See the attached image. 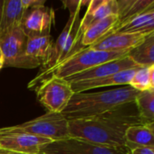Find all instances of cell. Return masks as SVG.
Listing matches in <instances>:
<instances>
[{
    "label": "cell",
    "instance_id": "cell-6",
    "mask_svg": "<svg viewBox=\"0 0 154 154\" xmlns=\"http://www.w3.org/2000/svg\"><path fill=\"white\" fill-rule=\"evenodd\" d=\"M74 94L71 84L54 75L43 80L36 90L39 103L50 113H63Z\"/></svg>",
    "mask_w": 154,
    "mask_h": 154
},
{
    "label": "cell",
    "instance_id": "cell-32",
    "mask_svg": "<svg viewBox=\"0 0 154 154\" xmlns=\"http://www.w3.org/2000/svg\"><path fill=\"white\" fill-rule=\"evenodd\" d=\"M3 2H4V1L0 0V13H1V11H2V7H3Z\"/></svg>",
    "mask_w": 154,
    "mask_h": 154
},
{
    "label": "cell",
    "instance_id": "cell-8",
    "mask_svg": "<svg viewBox=\"0 0 154 154\" xmlns=\"http://www.w3.org/2000/svg\"><path fill=\"white\" fill-rule=\"evenodd\" d=\"M38 154H129L127 147H108L69 137L44 145Z\"/></svg>",
    "mask_w": 154,
    "mask_h": 154
},
{
    "label": "cell",
    "instance_id": "cell-7",
    "mask_svg": "<svg viewBox=\"0 0 154 154\" xmlns=\"http://www.w3.org/2000/svg\"><path fill=\"white\" fill-rule=\"evenodd\" d=\"M27 36L20 26L0 38L4 67L34 69L35 66L25 54Z\"/></svg>",
    "mask_w": 154,
    "mask_h": 154
},
{
    "label": "cell",
    "instance_id": "cell-5",
    "mask_svg": "<svg viewBox=\"0 0 154 154\" xmlns=\"http://www.w3.org/2000/svg\"><path fill=\"white\" fill-rule=\"evenodd\" d=\"M0 132L8 134H25L43 137L51 141H59L70 137L68 119L62 113L46 112L25 123L0 128Z\"/></svg>",
    "mask_w": 154,
    "mask_h": 154
},
{
    "label": "cell",
    "instance_id": "cell-26",
    "mask_svg": "<svg viewBox=\"0 0 154 154\" xmlns=\"http://www.w3.org/2000/svg\"><path fill=\"white\" fill-rule=\"evenodd\" d=\"M152 22H151V23L150 24H148L146 27H144L143 29H142L139 32H142V33H143V34H148V33H150V32H154V12L153 13H152Z\"/></svg>",
    "mask_w": 154,
    "mask_h": 154
},
{
    "label": "cell",
    "instance_id": "cell-33",
    "mask_svg": "<svg viewBox=\"0 0 154 154\" xmlns=\"http://www.w3.org/2000/svg\"><path fill=\"white\" fill-rule=\"evenodd\" d=\"M0 59H3V56H2V51H1V48H0Z\"/></svg>",
    "mask_w": 154,
    "mask_h": 154
},
{
    "label": "cell",
    "instance_id": "cell-2",
    "mask_svg": "<svg viewBox=\"0 0 154 154\" xmlns=\"http://www.w3.org/2000/svg\"><path fill=\"white\" fill-rule=\"evenodd\" d=\"M70 137L108 147H126L125 132L113 109L102 115L68 120Z\"/></svg>",
    "mask_w": 154,
    "mask_h": 154
},
{
    "label": "cell",
    "instance_id": "cell-28",
    "mask_svg": "<svg viewBox=\"0 0 154 154\" xmlns=\"http://www.w3.org/2000/svg\"><path fill=\"white\" fill-rule=\"evenodd\" d=\"M154 12V1H153V3L148 7V9L146 10V12L145 13H153Z\"/></svg>",
    "mask_w": 154,
    "mask_h": 154
},
{
    "label": "cell",
    "instance_id": "cell-25",
    "mask_svg": "<svg viewBox=\"0 0 154 154\" xmlns=\"http://www.w3.org/2000/svg\"><path fill=\"white\" fill-rule=\"evenodd\" d=\"M129 154H154V146L137 147L133 150H129Z\"/></svg>",
    "mask_w": 154,
    "mask_h": 154
},
{
    "label": "cell",
    "instance_id": "cell-29",
    "mask_svg": "<svg viewBox=\"0 0 154 154\" xmlns=\"http://www.w3.org/2000/svg\"><path fill=\"white\" fill-rule=\"evenodd\" d=\"M147 126L149 127V129L152 131V133L153 134V135H154V122L148 124V125H147Z\"/></svg>",
    "mask_w": 154,
    "mask_h": 154
},
{
    "label": "cell",
    "instance_id": "cell-22",
    "mask_svg": "<svg viewBox=\"0 0 154 154\" xmlns=\"http://www.w3.org/2000/svg\"><path fill=\"white\" fill-rule=\"evenodd\" d=\"M152 20V13H144V14H142L134 17L133 19H132L128 23L121 25L120 27H118L116 30H114L111 33H114V32H127V33L139 32L142 29H143L148 24H150Z\"/></svg>",
    "mask_w": 154,
    "mask_h": 154
},
{
    "label": "cell",
    "instance_id": "cell-9",
    "mask_svg": "<svg viewBox=\"0 0 154 154\" xmlns=\"http://www.w3.org/2000/svg\"><path fill=\"white\" fill-rule=\"evenodd\" d=\"M53 141L25 134L0 132V151L23 154H38L40 149Z\"/></svg>",
    "mask_w": 154,
    "mask_h": 154
},
{
    "label": "cell",
    "instance_id": "cell-30",
    "mask_svg": "<svg viewBox=\"0 0 154 154\" xmlns=\"http://www.w3.org/2000/svg\"><path fill=\"white\" fill-rule=\"evenodd\" d=\"M0 154H23V153H16V152H2V151H0Z\"/></svg>",
    "mask_w": 154,
    "mask_h": 154
},
{
    "label": "cell",
    "instance_id": "cell-18",
    "mask_svg": "<svg viewBox=\"0 0 154 154\" xmlns=\"http://www.w3.org/2000/svg\"><path fill=\"white\" fill-rule=\"evenodd\" d=\"M154 0H119L118 5V20L115 26L110 32H113L121 25L128 23L134 17L144 14ZM109 33V34H110ZM107 36V35H106Z\"/></svg>",
    "mask_w": 154,
    "mask_h": 154
},
{
    "label": "cell",
    "instance_id": "cell-14",
    "mask_svg": "<svg viewBox=\"0 0 154 154\" xmlns=\"http://www.w3.org/2000/svg\"><path fill=\"white\" fill-rule=\"evenodd\" d=\"M53 44L54 42L50 33L27 37L25 54L35 68H42L48 61L52 53Z\"/></svg>",
    "mask_w": 154,
    "mask_h": 154
},
{
    "label": "cell",
    "instance_id": "cell-13",
    "mask_svg": "<svg viewBox=\"0 0 154 154\" xmlns=\"http://www.w3.org/2000/svg\"><path fill=\"white\" fill-rule=\"evenodd\" d=\"M145 35L142 32H114L103 37L90 47L95 50L108 51L131 50L138 45Z\"/></svg>",
    "mask_w": 154,
    "mask_h": 154
},
{
    "label": "cell",
    "instance_id": "cell-20",
    "mask_svg": "<svg viewBox=\"0 0 154 154\" xmlns=\"http://www.w3.org/2000/svg\"><path fill=\"white\" fill-rule=\"evenodd\" d=\"M125 143L128 150L154 146V135L147 125L133 126L125 132Z\"/></svg>",
    "mask_w": 154,
    "mask_h": 154
},
{
    "label": "cell",
    "instance_id": "cell-1",
    "mask_svg": "<svg viewBox=\"0 0 154 154\" xmlns=\"http://www.w3.org/2000/svg\"><path fill=\"white\" fill-rule=\"evenodd\" d=\"M140 91L130 85L100 92L74 93L62 115L68 120L102 115L123 104L134 101Z\"/></svg>",
    "mask_w": 154,
    "mask_h": 154
},
{
    "label": "cell",
    "instance_id": "cell-4",
    "mask_svg": "<svg viewBox=\"0 0 154 154\" xmlns=\"http://www.w3.org/2000/svg\"><path fill=\"white\" fill-rule=\"evenodd\" d=\"M129 51L130 50L108 51L95 50L91 47L84 48L67 58L65 60H64L58 66L54 67L49 72L40 77H35L28 84V88H33L34 86L37 85V83H41L51 75H54L61 79H67L74 75L88 70L100 64L122 59L127 56Z\"/></svg>",
    "mask_w": 154,
    "mask_h": 154
},
{
    "label": "cell",
    "instance_id": "cell-34",
    "mask_svg": "<svg viewBox=\"0 0 154 154\" xmlns=\"http://www.w3.org/2000/svg\"><path fill=\"white\" fill-rule=\"evenodd\" d=\"M0 18H1V13H0Z\"/></svg>",
    "mask_w": 154,
    "mask_h": 154
},
{
    "label": "cell",
    "instance_id": "cell-21",
    "mask_svg": "<svg viewBox=\"0 0 154 154\" xmlns=\"http://www.w3.org/2000/svg\"><path fill=\"white\" fill-rule=\"evenodd\" d=\"M135 101L142 116L149 124L154 122V89L140 92Z\"/></svg>",
    "mask_w": 154,
    "mask_h": 154
},
{
    "label": "cell",
    "instance_id": "cell-12",
    "mask_svg": "<svg viewBox=\"0 0 154 154\" xmlns=\"http://www.w3.org/2000/svg\"><path fill=\"white\" fill-rule=\"evenodd\" d=\"M141 68V67H140ZM139 68L130 69L113 74L111 76L85 81H78L70 83L74 93L87 92L92 89L104 88V87H114V86H127L130 84L133 75Z\"/></svg>",
    "mask_w": 154,
    "mask_h": 154
},
{
    "label": "cell",
    "instance_id": "cell-19",
    "mask_svg": "<svg viewBox=\"0 0 154 154\" xmlns=\"http://www.w3.org/2000/svg\"><path fill=\"white\" fill-rule=\"evenodd\" d=\"M128 56L140 67L154 65V32L145 35L143 41L130 50Z\"/></svg>",
    "mask_w": 154,
    "mask_h": 154
},
{
    "label": "cell",
    "instance_id": "cell-16",
    "mask_svg": "<svg viewBox=\"0 0 154 154\" xmlns=\"http://www.w3.org/2000/svg\"><path fill=\"white\" fill-rule=\"evenodd\" d=\"M27 10L21 0H4L0 18V38L20 26Z\"/></svg>",
    "mask_w": 154,
    "mask_h": 154
},
{
    "label": "cell",
    "instance_id": "cell-23",
    "mask_svg": "<svg viewBox=\"0 0 154 154\" xmlns=\"http://www.w3.org/2000/svg\"><path fill=\"white\" fill-rule=\"evenodd\" d=\"M132 88L142 92L151 88L150 81V68L149 67H141L137 69L133 75L130 84Z\"/></svg>",
    "mask_w": 154,
    "mask_h": 154
},
{
    "label": "cell",
    "instance_id": "cell-24",
    "mask_svg": "<svg viewBox=\"0 0 154 154\" xmlns=\"http://www.w3.org/2000/svg\"><path fill=\"white\" fill-rule=\"evenodd\" d=\"M21 1L26 10H28L29 8L34 9L41 6H44V3H45V0H21Z\"/></svg>",
    "mask_w": 154,
    "mask_h": 154
},
{
    "label": "cell",
    "instance_id": "cell-11",
    "mask_svg": "<svg viewBox=\"0 0 154 154\" xmlns=\"http://www.w3.org/2000/svg\"><path fill=\"white\" fill-rule=\"evenodd\" d=\"M54 20V10L50 7L41 6L30 9L25 14L21 23V28L27 37L47 34L50 33Z\"/></svg>",
    "mask_w": 154,
    "mask_h": 154
},
{
    "label": "cell",
    "instance_id": "cell-3",
    "mask_svg": "<svg viewBox=\"0 0 154 154\" xmlns=\"http://www.w3.org/2000/svg\"><path fill=\"white\" fill-rule=\"evenodd\" d=\"M64 4L70 12L68 22L53 44L50 59L42 67L41 72L36 77H40L49 72L67 58L84 49L82 46L83 32L80 30V10L83 5H88L89 1H65Z\"/></svg>",
    "mask_w": 154,
    "mask_h": 154
},
{
    "label": "cell",
    "instance_id": "cell-31",
    "mask_svg": "<svg viewBox=\"0 0 154 154\" xmlns=\"http://www.w3.org/2000/svg\"><path fill=\"white\" fill-rule=\"evenodd\" d=\"M4 68V60L0 59V70Z\"/></svg>",
    "mask_w": 154,
    "mask_h": 154
},
{
    "label": "cell",
    "instance_id": "cell-10",
    "mask_svg": "<svg viewBox=\"0 0 154 154\" xmlns=\"http://www.w3.org/2000/svg\"><path fill=\"white\" fill-rule=\"evenodd\" d=\"M135 68H140V66H138L127 55L122 59L100 64V65L93 67L88 70H85L82 73L74 75V76L69 77L64 79H66L69 83L78 82V81H85V80H93V79L105 78V77L111 76L113 74L118 73L120 71L130 69H135Z\"/></svg>",
    "mask_w": 154,
    "mask_h": 154
},
{
    "label": "cell",
    "instance_id": "cell-15",
    "mask_svg": "<svg viewBox=\"0 0 154 154\" xmlns=\"http://www.w3.org/2000/svg\"><path fill=\"white\" fill-rule=\"evenodd\" d=\"M117 14L118 5L116 0H91L84 17L81 19L80 30L84 32L93 23Z\"/></svg>",
    "mask_w": 154,
    "mask_h": 154
},
{
    "label": "cell",
    "instance_id": "cell-17",
    "mask_svg": "<svg viewBox=\"0 0 154 154\" xmlns=\"http://www.w3.org/2000/svg\"><path fill=\"white\" fill-rule=\"evenodd\" d=\"M118 15H109L90 25L82 35V46L84 48L90 47L95 42L110 33L113 28L117 23Z\"/></svg>",
    "mask_w": 154,
    "mask_h": 154
},
{
    "label": "cell",
    "instance_id": "cell-27",
    "mask_svg": "<svg viewBox=\"0 0 154 154\" xmlns=\"http://www.w3.org/2000/svg\"><path fill=\"white\" fill-rule=\"evenodd\" d=\"M150 68V81H151V89H154V65Z\"/></svg>",
    "mask_w": 154,
    "mask_h": 154
}]
</instances>
